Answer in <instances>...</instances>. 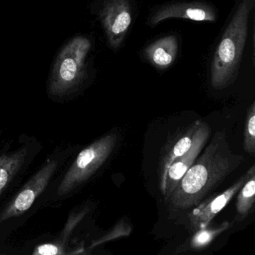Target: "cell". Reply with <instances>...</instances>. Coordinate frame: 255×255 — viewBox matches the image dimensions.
<instances>
[{"label":"cell","instance_id":"6da1fadb","mask_svg":"<svg viewBox=\"0 0 255 255\" xmlns=\"http://www.w3.org/2000/svg\"><path fill=\"white\" fill-rule=\"evenodd\" d=\"M244 161L243 155L231 148L226 134L216 131L211 141L164 201L169 214H177L198 205Z\"/></svg>","mask_w":255,"mask_h":255},{"label":"cell","instance_id":"7a4b0ae2","mask_svg":"<svg viewBox=\"0 0 255 255\" xmlns=\"http://www.w3.org/2000/svg\"><path fill=\"white\" fill-rule=\"evenodd\" d=\"M255 2V0L242 1L218 44L210 70V83L216 90L226 89L237 80Z\"/></svg>","mask_w":255,"mask_h":255},{"label":"cell","instance_id":"3957f363","mask_svg":"<svg viewBox=\"0 0 255 255\" xmlns=\"http://www.w3.org/2000/svg\"><path fill=\"white\" fill-rule=\"evenodd\" d=\"M91 47L90 40L84 36L75 37L62 47L49 78L50 95L65 96L83 84L87 76V59Z\"/></svg>","mask_w":255,"mask_h":255},{"label":"cell","instance_id":"277c9868","mask_svg":"<svg viewBox=\"0 0 255 255\" xmlns=\"http://www.w3.org/2000/svg\"><path fill=\"white\" fill-rule=\"evenodd\" d=\"M119 138L117 132H111L83 149L62 179L58 195L69 193L96 173L114 151Z\"/></svg>","mask_w":255,"mask_h":255},{"label":"cell","instance_id":"5b68a950","mask_svg":"<svg viewBox=\"0 0 255 255\" xmlns=\"http://www.w3.org/2000/svg\"><path fill=\"white\" fill-rule=\"evenodd\" d=\"M57 167L58 162L56 160L48 161L44 164L0 213V222L21 216L27 211L45 190Z\"/></svg>","mask_w":255,"mask_h":255},{"label":"cell","instance_id":"8992f818","mask_svg":"<svg viewBox=\"0 0 255 255\" xmlns=\"http://www.w3.org/2000/svg\"><path fill=\"white\" fill-rule=\"evenodd\" d=\"M101 20L110 47L122 45L132 23V11L128 0H107L101 11Z\"/></svg>","mask_w":255,"mask_h":255},{"label":"cell","instance_id":"52a82bcc","mask_svg":"<svg viewBox=\"0 0 255 255\" xmlns=\"http://www.w3.org/2000/svg\"><path fill=\"white\" fill-rule=\"evenodd\" d=\"M252 168L234 182L232 186L216 195L209 197L194 207L188 214L189 227L192 231L203 229L210 226L215 216L229 203L233 197L241 189L242 186L250 177Z\"/></svg>","mask_w":255,"mask_h":255},{"label":"cell","instance_id":"ba28073f","mask_svg":"<svg viewBox=\"0 0 255 255\" xmlns=\"http://www.w3.org/2000/svg\"><path fill=\"white\" fill-rule=\"evenodd\" d=\"M211 129L207 122L199 121L190 148L176 159L168 169L164 191V201L171 195L182 177L195 162L210 138Z\"/></svg>","mask_w":255,"mask_h":255},{"label":"cell","instance_id":"9c48e42d","mask_svg":"<svg viewBox=\"0 0 255 255\" xmlns=\"http://www.w3.org/2000/svg\"><path fill=\"white\" fill-rule=\"evenodd\" d=\"M214 8L206 2H174L162 5L151 14L150 24L156 26L168 19H187L194 21L215 22L216 20Z\"/></svg>","mask_w":255,"mask_h":255},{"label":"cell","instance_id":"30bf717a","mask_svg":"<svg viewBox=\"0 0 255 255\" xmlns=\"http://www.w3.org/2000/svg\"><path fill=\"white\" fill-rule=\"evenodd\" d=\"M199 121L193 122L184 129H180L174 134L162 148L158 167L159 188L162 195H163L165 191L167 174L170 166L176 159L190 148Z\"/></svg>","mask_w":255,"mask_h":255},{"label":"cell","instance_id":"8fae6325","mask_svg":"<svg viewBox=\"0 0 255 255\" xmlns=\"http://www.w3.org/2000/svg\"><path fill=\"white\" fill-rule=\"evenodd\" d=\"M177 52V37L168 35L147 46L144 50V56L153 66L159 69H165L174 63Z\"/></svg>","mask_w":255,"mask_h":255},{"label":"cell","instance_id":"7c38bea8","mask_svg":"<svg viewBox=\"0 0 255 255\" xmlns=\"http://www.w3.org/2000/svg\"><path fill=\"white\" fill-rule=\"evenodd\" d=\"M89 210L87 208L80 210L78 213L71 214L68 218V223L64 228L62 233V237L56 240L53 243H47V244L41 245L35 248L33 252V255H64L65 244L67 243V237L72 232L75 227L80 223L83 217L86 216Z\"/></svg>","mask_w":255,"mask_h":255},{"label":"cell","instance_id":"4fadbf2b","mask_svg":"<svg viewBox=\"0 0 255 255\" xmlns=\"http://www.w3.org/2000/svg\"><path fill=\"white\" fill-rule=\"evenodd\" d=\"M27 155V148L0 156V195L17 174Z\"/></svg>","mask_w":255,"mask_h":255},{"label":"cell","instance_id":"5bb4252c","mask_svg":"<svg viewBox=\"0 0 255 255\" xmlns=\"http://www.w3.org/2000/svg\"><path fill=\"white\" fill-rule=\"evenodd\" d=\"M255 201V166L252 165L250 177L239 191L236 204V217L234 221L244 220L253 208Z\"/></svg>","mask_w":255,"mask_h":255},{"label":"cell","instance_id":"9a60e30c","mask_svg":"<svg viewBox=\"0 0 255 255\" xmlns=\"http://www.w3.org/2000/svg\"><path fill=\"white\" fill-rule=\"evenodd\" d=\"M228 222H222L218 226L210 228V226L195 231L189 243V247L194 251L201 250L210 244L213 240L219 237L224 231L231 228Z\"/></svg>","mask_w":255,"mask_h":255},{"label":"cell","instance_id":"2e32d148","mask_svg":"<svg viewBox=\"0 0 255 255\" xmlns=\"http://www.w3.org/2000/svg\"><path fill=\"white\" fill-rule=\"evenodd\" d=\"M244 149L249 154L254 156L255 153V103H252L249 107L246 116L245 125Z\"/></svg>","mask_w":255,"mask_h":255},{"label":"cell","instance_id":"e0dca14e","mask_svg":"<svg viewBox=\"0 0 255 255\" xmlns=\"http://www.w3.org/2000/svg\"><path fill=\"white\" fill-rule=\"evenodd\" d=\"M131 232L130 225H128V223L124 220L120 221L116 226L113 228L110 232L106 234L104 237H101V239L95 240L92 243L91 246V249L92 248L96 247V246H100L103 243H107V242L111 241V240H116L120 237H128Z\"/></svg>","mask_w":255,"mask_h":255}]
</instances>
